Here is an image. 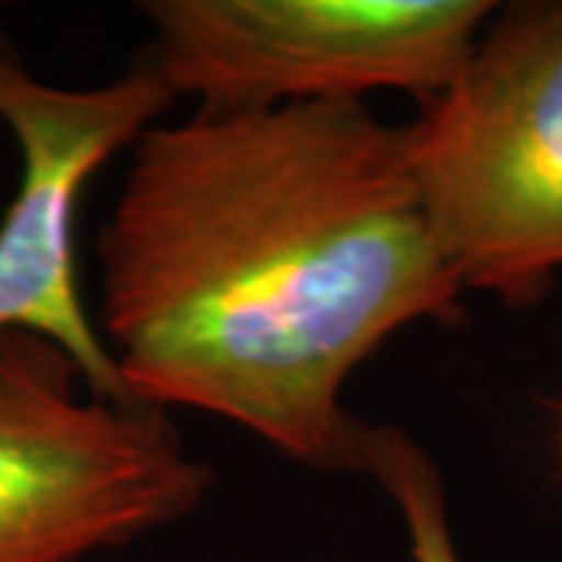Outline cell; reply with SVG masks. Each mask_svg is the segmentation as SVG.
<instances>
[{"mask_svg":"<svg viewBox=\"0 0 562 562\" xmlns=\"http://www.w3.org/2000/svg\"><path fill=\"white\" fill-rule=\"evenodd\" d=\"M98 331L138 403L241 425L281 457L357 469L341 394L387 338L460 316L406 125L366 103L194 113L135 144L98 238Z\"/></svg>","mask_w":562,"mask_h":562,"instance_id":"6da1fadb","label":"cell"},{"mask_svg":"<svg viewBox=\"0 0 562 562\" xmlns=\"http://www.w3.org/2000/svg\"><path fill=\"white\" fill-rule=\"evenodd\" d=\"M425 220L462 291L541 301L562 269V3H513L406 125Z\"/></svg>","mask_w":562,"mask_h":562,"instance_id":"7a4b0ae2","label":"cell"},{"mask_svg":"<svg viewBox=\"0 0 562 562\" xmlns=\"http://www.w3.org/2000/svg\"><path fill=\"white\" fill-rule=\"evenodd\" d=\"M147 54L198 113L447 91L491 20L484 0H150Z\"/></svg>","mask_w":562,"mask_h":562,"instance_id":"3957f363","label":"cell"},{"mask_svg":"<svg viewBox=\"0 0 562 562\" xmlns=\"http://www.w3.org/2000/svg\"><path fill=\"white\" fill-rule=\"evenodd\" d=\"M79 384L60 347L0 335V562H81L176 522L210 487L162 409Z\"/></svg>","mask_w":562,"mask_h":562,"instance_id":"277c9868","label":"cell"},{"mask_svg":"<svg viewBox=\"0 0 562 562\" xmlns=\"http://www.w3.org/2000/svg\"><path fill=\"white\" fill-rule=\"evenodd\" d=\"M172 101L147 57L101 88H57L0 44V122L22 160L20 188L0 216V335L60 347L88 394L110 403L138 401L81 301L76 210L103 162L135 147Z\"/></svg>","mask_w":562,"mask_h":562,"instance_id":"5b68a950","label":"cell"},{"mask_svg":"<svg viewBox=\"0 0 562 562\" xmlns=\"http://www.w3.org/2000/svg\"><path fill=\"white\" fill-rule=\"evenodd\" d=\"M362 472H369L397 503L413 562H460L441 472L419 443L401 428L372 425L362 450Z\"/></svg>","mask_w":562,"mask_h":562,"instance_id":"8992f818","label":"cell"}]
</instances>
